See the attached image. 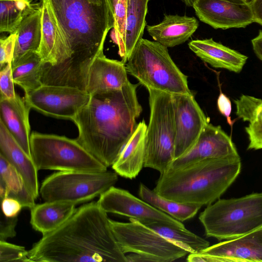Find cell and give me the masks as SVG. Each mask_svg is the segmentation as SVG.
Listing matches in <instances>:
<instances>
[{"label": "cell", "mask_w": 262, "mask_h": 262, "mask_svg": "<svg viewBox=\"0 0 262 262\" xmlns=\"http://www.w3.org/2000/svg\"><path fill=\"white\" fill-rule=\"evenodd\" d=\"M189 49L202 60L213 68L224 69L238 73L246 63L248 57L212 38L192 40Z\"/></svg>", "instance_id": "obj_22"}, {"label": "cell", "mask_w": 262, "mask_h": 262, "mask_svg": "<svg viewBox=\"0 0 262 262\" xmlns=\"http://www.w3.org/2000/svg\"><path fill=\"white\" fill-rule=\"evenodd\" d=\"M97 203L107 213L134 219L145 225L158 223L186 228L181 222L137 198L128 191L114 186L99 196Z\"/></svg>", "instance_id": "obj_14"}, {"label": "cell", "mask_w": 262, "mask_h": 262, "mask_svg": "<svg viewBox=\"0 0 262 262\" xmlns=\"http://www.w3.org/2000/svg\"><path fill=\"white\" fill-rule=\"evenodd\" d=\"M118 180L116 172L59 171L47 177L39 193L45 202L83 203L100 196Z\"/></svg>", "instance_id": "obj_10"}, {"label": "cell", "mask_w": 262, "mask_h": 262, "mask_svg": "<svg viewBox=\"0 0 262 262\" xmlns=\"http://www.w3.org/2000/svg\"><path fill=\"white\" fill-rule=\"evenodd\" d=\"M108 1L114 20L112 37L121 61L126 63L142 38L149 0Z\"/></svg>", "instance_id": "obj_12"}, {"label": "cell", "mask_w": 262, "mask_h": 262, "mask_svg": "<svg viewBox=\"0 0 262 262\" xmlns=\"http://www.w3.org/2000/svg\"><path fill=\"white\" fill-rule=\"evenodd\" d=\"M127 73L148 89L173 94H192L187 77L171 58L167 48L143 37L125 63Z\"/></svg>", "instance_id": "obj_6"}, {"label": "cell", "mask_w": 262, "mask_h": 262, "mask_svg": "<svg viewBox=\"0 0 262 262\" xmlns=\"http://www.w3.org/2000/svg\"><path fill=\"white\" fill-rule=\"evenodd\" d=\"M1 200L2 212L7 217H17L23 208L21 203L14 198L6 197Z\"/></svg>", "instance_id": "obj_38"}, {"label": "cell", "mask_w": 262, "mask_h": 262, "mask_svg": "<svg viewBox=\"0 0 262 262\" xmlns=\"http://www.w3.org/2000/svg\"><path fill=\"white\" fill-rule=\"evenodd\" d=\"M28 257L31 262H127L97 202L80 206L58 228L42 235Z\"/></svg>", "instance_id": "obj_1"}, {"label": "cell", "mask_w": 262, "mask_h": 262, "mask_svg": "<svg viewBox=\"0 0 262 262\" xmlns=\"http://www.w3.org/2000/svg\"><path fill=\"white\" fill-rule=\"evenodd\" d=\"M254 15V22L262 26V0H251L249 2Z\"/></svg>", "instance_id": "obj_40"}, {"label": "cell", "mask_w": 262, "mask_h": 262, "mask_svg": "<svg viewBox=\"0 0 262 262\" xmlns=\"http://www.w3.org/2000/svg\"><path fill=\"white\" fill-rule=\"evenodd\" d=\"M217 106L220 112L226 117L228 122L231 124V103L229 98L221 93L217 100Z\"/></svg>", "instance_id": "obj_39"}, {"label": "cell", "mask_w": 262, "mask_h": 262, "mask_svg": "<svg viewBox=\"0 0 262 262\" xmlns=\"http://www.w3.org/2000/svg\"><path fill=\"white\" fill-rule=\"evenodd\" d=\"M138 86L129 81L120 89L91 96L72 120L78 129L77 141L107 167L118 159L142 113Z\"/></svg>", "instance_id": "obj_2"}, {"label": "cell", "mask_w": 262, "mask_h": 262, "mask_svg": "<svg viewBox=\"0 0 262 262\" xmlns=\"http://www.w3.org/2000/svg\"><path fill=\"white\" fill-rule=\"evenodd\" d=\"M172 102L176 130L175 159L192 147L209 121L192 94H173Z\"/></svg>", "instance_id": "obj_15"}, {"label": "cell", "mask_w": 262, "mask_h": 262, "mask_svg": "<svg viewBox=\"0 0 262 262\" xmlns=\"http://www.w3.org/2000/svg\"><path fill=\"white\" fill-rule=\"evenodd\" d=\"M198 27L199 22L194 17L165 15L161 22L147 26L146 30L155 41L168 48L186 42Z\"/></svg>", "instance_id": "obj_23"}, {"label": "cell", "mask_w": 262, "mask_h": 262, "mask_svg": "<svg viewBox=\"0 0 262 262\" xmlns=\"http://www.w3.org/2000/svg\"><path fill=\"white\" fill-rule=\"evenodd\" d=\"M31 157L37 169L101 172L107 167L75 139L54 134L31 133Z\"/></svg>", "instance_id": "obj_9"}, {"label": "cell", "mask_w": 262, "mask_h": 262, "mask_svg": "<svg viewBox=\"0 0 262 262\" xmlns=\"http://www.w3.org/2000/svg\"><path fill=\"white\" fill-rule=\"evenodd\" d=\"M28 253L24 247L0 241V262H31Z\"/></svg>", "instance_id": "obj_33"}, {"label": "cell", "mask_w": 262, "mask_h": 262, "mask_svg": "<svg viewBox=\"0 0 262 262\" xmlns=\"http://www.w3.org/2000/svg\"><path fill=\"white\" fill-rule=\"evenodd\" d=\"M38 6L30 0H0V32H16L23 19Z\"/></svg>", "instance_id": "obj_31"}, {"label": "cell", "mask_w": 262, "mask_h": 262, "mask_svg": "<svg viewBox=\"0 0 262 262\" xmlns=\"http://www.w3.org/2000/svg\"><path fill=\"white\" fill-rule=\"evenodd\" d=\"M41 38L38 51L42 62L52 66L70 58L69 49L49 0H42Z\"/></svg>", "instance_id": "obj_18"}, {"label": "cell", "mask_w": 262, "mask_h": 262, "mask_svg": "<svg viewBox=\"0 0 262 262\" xmlns=\"http://www.w3.org/2000/svg\"><path fill=\"white\" fill-rule=\"evenodd\" d=\"M1 200L11 197L18 201L23 208L32 209L35 198L26 188L22 178L15 168L0 155Z\"/></svg>", "instance_id": "obj_27"}, {"label": "cell", "mask_w": 262, "mask_h": 262, "mask_svg": "<svg viewBox=\"0 0 262 262\" xmlns=\"http://www.w3.org/2000/svg\"><path fill=\"white\" fill-rule=\"evenodd\" d=\"M146 225L190 253H200L210 245L205 239L186 228L182 229L158 223Z\"/></svg>", "instance_id": "obj_30"}, {"label": "cell", "mask_w": 262, "mask_h": 262, "mask_svg": "<svg viewBox=\"0 0 262 262\" xmlns=\"http://www.w3.org/2000/svg\"><path fill=\"white\" fill-rule=\"evenodd\" d=\"M16 38V33L10 34L0 40L1 69L8 63H12Z\"/></svg>", "instance_id": "obj_35"}, {"label": "cell", "mask_w": 262, "mask_h": 262, "mask_svg": "<svg viewBox=\"0 0 262 262\" xmlns=\"http://www.w3.org/2000/svg\"><path fill=\"white\" fill-rule=\"evenodd\" d=\"M44 63L37 52L25 56L12 64L14 83L28 94L41 86Z\"/></svg>", "instance_id": "obj_28"}, {"label": "cell", "mask_w": 262, "mask_h": 262, "mask_svg": "<svg viewBox=\"0 0 262 262\" xmlns=\"http://www.w3.org/2000/svg\"><path fill=\"white\" fill-rule=\"evenodd\" d=\"M14 84L12 63H8L0 72V99H13L16 97Z\"/></svg>", "instance_id": "obj_34"}, {"label": "cell", "mask_w": 262, "mask_h": 262, "mask_svg": "<svg viewBox=\"0 0 262 262\" xmlns=\"http://www.w3.org/2000/svg\"><path fill=\"white\" fill-rule=\"evenodd\" d=\"M139 195L153 207L181 222L194 217L201 208L197 205L181 203L165 198L142 183L139 186Z\"/></svg>", "instance_id": "obj_29"}, {"label": "cell", "mask_w": 262, "mask_h": 262, "mask_svg": "<svg viewBox=\"0 0 262 262\" xmlns=\"http://www.w3.org/2000/svg\"><path fill=\"white\" fill-rule=\"evenodd\" d=\"M125 63L103 54L74 66H46L42 84L72 86L90 96L122 88L129 81Z\"/></svg>", "instance_id": "obj_5"}, {"label": "cell", "mask_w": 262, "mask_h": 262, "mask_svg": "<svg viewBox=\"0 0 262 262\" xmlns=\"http://www.w3.org/2000/svg\"><path fill=\"white\" fill-rule=\"evenodd\" d=\"M253 51L256 56L262 61V30L251 40Z\"/></svg>", "instance_id": "obj_41"}, {"label": "cell", "mask_w": 262, "mask_h": 262, "mask_svg": "<svg viewBox=\"0 0 262 262\" xmlns=\"http://www.w3.org/2000/svg\"><path fill=\"white\" fill-rule=\"evenodd\" d=\"M199 19L214 29L245 28L254 22L249 3L227 0H196L192 7Z\"/></svg>", "instance_id": "obj_17"}, {"label": "cell", "mask_w": 262, "mask_h": 262, "mask_svg": "<svg viewBox=\"0 0 262 262\" xmlns=\"http://www.w3.org/2000/svg\"><path fill=\"white\" fill-rule=\"evenodd\" d=\"M0 222V241H6L16 235L15 228L17 222V216L8 217L2 212Z\"/></svg>", "instance_id": "obj_37"}, {"label": "cell", "mask_w": 262, "mask_h": 262, "mask_svg": "<svg viewBox=\"0 0 262 262\" xmlns=\"http://www.w3.org/2000/svg\"><path fill=\"white\" fill-rule=\"evenodd\" d=\"M0 155L16 170L25 186L36 200L39 195L38 169L32 158L23 149L0 120Z\"/></svg>", "instance_id": "obj_20"}, {"label": "cell", "mask_w": 262, "mask_h": 262, "mask_svg": "<svg viewBox=\"0 0 262 262\" xmlns=\"http://www.w3.org/2000/svg\"><path fill=\"white\" fill-rule=\"evenodd\" d=\"M245 130L249 139L247 149H262V121H255L249 123Z\"/></svg>", "instance_id": "obj_36"}, {"label": "cell", "mask_w": 262, "mask_h": 262, "mask_svg": "<svg viewBox=\"0 0 262 262\" xmlns=\"http://www.w3.org/2000/svg\"><path fill=\"white\" fill-rule=\"evenodd\" d=\"M15 33L16 38L12 64L39 50L41 38V5L23 19Z\"/></svg>", "instance_id": "obj_26"}, {"label": "cell", "mask_w": 262, "mask_h": 262, "mask_svg": "<svg viewBox=\"0 0 262 262\" xmlns=\"http://www.w3.org/2000/svg\"><path fill=\"white\" fill-rule=\"evenodd\" d=\"M76 205L61 202H45L31 209L30 224L42 234H48L61 226L74 213Z\"/></svg>", "instance_id": "obj_25"}, {"label": "cell", "mask_w": 262, "mask_h": 262, "mask_svg": "<svg viewBox=\"0 0 262 262\" xmlns=\"http://www.w3.org/2000/svg\"><path fill=\"white\" fill-rule=\"evenodd\" d=\"M186 6L188 7H192L194 2L196 0H181ZM236 3H245L249 2V0H227Z\"/></svg>", "instance_id": "obj_42"}, {"label": "cell", "mask_w": 262, "mask_h": 262, "mask_svg": "<svg viewBox=\"0 0 262 262\" xmlns=\"http://www.w3.org/2000/svg\"><path fill=\"white\" fill-rule=\"evenodd\" d=\"M31 109L24 97H20L17 94L13 99H0V120L30 157V139L31 134L29 112Z\"/></svg>", "instance_id": "obj_21"}, {"label": "cell", "mask_w": 262, "mask_h": 262, "mask_svg": "<svg viewBox=\"0 0 262 262\" xmlns=\"http://www.w3.org/2000/svg\"><path fill=\"white\" fill-rule=\"evenodd\" d=\"M239 158L202 160L160 173L156 193L168 199L201 207L214 203L227 190L241 172Z\"/></svg>", "instance_id": "obj_3"}, {"label": "cell", "mask_w": 262, "mask_h": 262, "mask_svg": "<svg viewBox=\"0 0 262 262\" xmlns=\"http://www.w3.org/2000/svg\"><path fill=\"white\" fill-rule=\"evenodd\" d=\"M236 106V115L244 121L249 123L262 121V99L242 95L234 101Z\"/></svg>", "instance_id": "obj_32"}, {"label": "cell", "mask_w": 262, "mask_h": 262, "mask_svg": "<svg viewBox=\"0 0 262 262\" xmlns=\"http://www.w3.org/2000/svg\"><path fill=\"white\" fill-rule=\"evenodd\" d=\"M199 219L208 237L221 241L244 235L262 226V192L219 199L208 205Z\"/></svg>", "instance_id": "obj_7"}, {"label": "cell", "mask_w": 262, "mask_h": 262, "mask_svg": "<svg viewBox=\"0 0 262 262\" xmlns=\"http://www.w3.org/2000/svg\"><path fill=\"white\" fill-rule=\"evenodd\" d=\"M146 129L147 125L144 120L136 125L132 135L112 166L118 175L133 179L138 175L144 166Z\"/></svg>", "instance_id": "obj_24"}, {"label": "cell", "mask_w": 262, "mask_h": 262, "mask_svg": "<svg viewBox=\"0 0 262 262\" xmlns=\"http://www.w3.org/2000/svg\"><path fill=\"white\" fill-rule=\"evenodd\" d=\"M128 223L110 219L115 237L123 252L142 256L145 261L170 262L189 252L156 231L134 219Z\"/></svg>", "instance_id": "obj_11"}, {"label": "cell", "mask_w": 262, "mask_h": 262, "mask_svg": "<svg viewBox=\"0 0 262 262\" xmlns=\"http://www.w3.org/2000/svg\"><path fill=\"white\" fill-rule=\"evenodd\" d=\"M203 254L221 262H262V226L241 236L209 246Z\"/></svg>", "instance_id": "obj_19"}, {"label": "cell", "mask_w": 262, "mask_h": 262, "mask_svg": "<svg viewBox=\"0 0 262 262\" xmlns=\"http://www.w3.org/2000/svg\"><path fill=\"white\" fill-rule=\"evenodd\" d=\"M49 1L70 53V58L59 64L77 65L103 51L114 24L108 0Z\"/></svg>", "instance_id": "obj_4"}, {"label": "cell", "mask_w": 262, "mask_h": 262, "mask_svg": "<svg viewBox=\"0 0 262 262\" xmlns=\"http://www.w3.org/2000/svg\"><path fill=\"white\" fill-rule=\"evenodd\" d=\"M239 158L231 137L220 125L215 126L209 122L192 147L175 159L169 168L177 169L208 159Z\"/></svg>", "instance_id": "obj_16"}, {"label": "cell", "mask_w": 262, "mask_h": 262, "mask_svg": "<svg viewBox=\"0 0 262 262\" xmlns=\"http://www.w3.org/2000/svg\"><path fill=\"white\" fill-rule=\"evenodd\" d=\"M90 97L77 88L45 84L24 97L31 108L46 116L72 121Z\"/></svg>", "instance_id": "obj_13"}, {"label": "cell", "mask_w": 262, "mask_h": 262, "mask_svg": "<svg viewBox=\"0 0 262 262\" xmlns=\"http://www.w3.org/2000/svg\"><path fill=\"white\" fill-rule=\"evenodd\" d=\"M149 121L146 132V151L144 167L162 173L174 159L176 130L172 95L148 89Z\"/></svg>", "instance_id": "obj_8"}]
</instances>
